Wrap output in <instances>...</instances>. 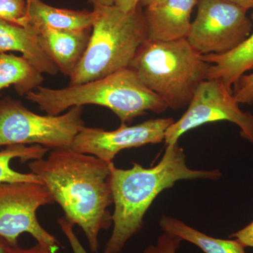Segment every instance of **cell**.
Listing matches in <instances>:
<instances>
[{
    "label": "cell",
    "instance_id": "13",
    "mask_svg": "<svg viewBox=\"0 0 253 253\" xmlns=\"http://www.w3.org/2000/svg\"><path fill=\"white\" fill-rule=\"evenodd\" d=\"M7 51L21 53L42 73L56 75L59 71L38 42L33 28L0 20V54Z\"/></svg>",
    "mask_w": 253,
    "mask_h": 253
},
{
    "label": "cell",
    "instance_id": "9",
    "mask_svg": "<svg viewBox=\"0 0 253 253\" xmlns=\"http://www.w3.org/2000/svg\"><path fill=\"white\" fill-rule=\"evenodd\" d=\"M223 121L239 126L241 136L253 144L252 113L240 109L234 93L221 80H206L198 86L185 113L166 131L165 143L175 144L188 131L206 123Z\"/></svg>",
    "mask_w": 253,
    "mask_h": 253
},
{
    "label": "cell",
    "instance_id": "3",
    "mask_svg": "<svg viewBox=\"0 0 253 253\" xmlns=\"http://www.w3.org/2000/svg\"><path fill=\"white\" fill-rule=\"evenodd\" d=\"M26 99L49 116H58L76 106L97 105L108 108L122 123H131L148 111L165 112L168 108L157 94L149 89L129 68L103 78L63 89L39 86Z\"/></svg>",
    "mask_w": 253,
    "mask_h": 253
},
{
    "label": "cell",
    "instance_id": "8",
    "mask_svg": "<svg viewBox=\"0 0 253 253\" xmlns=\"http://www.w3.org/2000/svg\"><path fill=\"white\" fill-rule=\"evenodd\" d=\"M196 18L186 39L200 54H221L251 34L247 10L228 0H199Z\"/></svg>",
    "mask_w": 253,
    "mask_h": 253
},
{
    "label": "cell",
    "instance_id": "31",
    "mask_svg": "<svg viewBox=\"0 0 253 253\" xmlns=\"http://www.w3.org/2000/svg\"></svg>",
    "mask_w": 253,
    "mask_h": 253
},
{
    "label": "cell",
    "instance_id": "4",
    "mask_svg": "<svg viewBox=\"0 0 253 253\" xmlns=\"http://www.w3.org/2000/svg\"><path fill=\"white\" fill-rule=\"evenodd\" d=\"M90 39L81 62L70 77L71 85L106 77L129 65L147 40L140 4L126 13L116 6H93Z\"/></svg>",
    "mask_w": 253,
    "mask_h": 253
},
{
    "label": "cell",
    "instance_id": "7",
    "mask_svg": "<svg viewBox=\"0 0 253 253\" xmlns=\"http://www.w3.org/2000/svg\"><path fill=\"white\" fill-rule=\"evenodd\" d=\"M54 203L44 184L0 183V237L10 246H17L20 235L27 233L37 242L57 252L61 246L59 241L41 225L37 217L40 208Z\"/></svg>",
    "mask_w": 253,
    "mask_h": 253
},
{
    "label": "cell",
    "instance_id": "18",
    "mask_svg": "<svg viewBox=\"0 0 253 253\" xmlns=\"http://www.w3.org/2000/svg\"><path fill=\"white\" fill-rule=\"evenodd\" d=\"M49 151L41 145H13L0 150V183L32 182L42 184L33 173H21L11 168V161L19 158L22 163L44 158Z\"/></svg>",
    "mask_w": 253,
    "mask_h": 253
},
{
    "label": "cell",
    "instance_id": "14",
    "mask_svg": "<svg viewBox=\"0 0 253 253\" xmlns=\"http://www.w3.org/2000/svg\"><path fill=\"white\" fill-rule=\"evenodd\" d=\"M210 63L207 80L220 79L232 91L243 76L253 70V33L234 49L221 54L201 55Z\"/></svg>",
    "mask_w": 253,
    "mask_h": 253
},
{
    "label": "cell",
    "instance_id": "2",
    "mask_svg": "<svg viewBox=\"0 0 253 253\" xmlns=\"http://www.w3.org/2000/svg\"><path fill=\"white\" fill-rule=\"evenodd\" d=\"M166 146L162 158L154 167L132 163V167L125 169L111 165L113 228L103 253H120L124 249L128 241L142 229L145 214L164 190L179 181L218 180L222 175L219 169H191L178 142Z\"/></svg>",
    "mask_w": 253,
    "mask_h": 253
},
{
    "label": "cell",
    "instance_id": "10",
    "mask_svg": "<svg viewBox=\"0 0 253 253\" xmlns=\"http://www.w3.org/2000/svg\"><path fill=\"white\" fill-rule=\"evenodd\" d=\"M174 122L173 118H168L151 119L134 126L122 123L112 131L85 126L76 135L71 148L111 163L123 150L163 142L166 131Z\"/></svg>",
    "mask_w": 253,
    "mask_h": 253
},
{
    "label": "cell",
    "instance_id": "12",
    "mask_svg": "<svg viewBox=\"0 0 253 253\" xmlns=\"http://www.w3.org/2000/svg\"><path fill=\"white\" fill-rule=\"evenodd\" d=\"M33 30L38 42L59 71L71 77L85 52L91 29L66 31L42 27Z\"/></svg>",
    "mask_w": 253,
    "mask_h": 253
},
{
    "label": "cell",
    "instance_id": "1",
    "mask_svg": "<svg viewBox=\"0 0 253 253\" xmlns=\"http://www.w3.org/2000/svg\"><path fill=\"white\" fill-rule=\"evenodd\" d=\"M72 148L51 150L49 156L28 162L30 170L47 188L65 217L79 226L91 252L99 235L113 224L111 165Z\"/></svg>",
    "mask_w": 253,
    "mask_h": 253
},
{
    "label": "cell",
    "instance_id": "21",
    "mask_svg": "<svg viewBox=\"0 0 253 253\" xmlns=\"http://www.w3.org/2000/svg\"><path fill=\"white\" fill-rule=\"evenodd\" d=\"M235 88L234 96L239 104H253V73L243 76Z\"/></svg>",
    "mask_w": 253,
    "mask_h": 253
},
{
    "label": "cell",
    "instance_id": "5",
    "mask_svg": "<svg viewBox=\"0 0 253 253\" xmlns=\"http://www.w3.org/2000/svg\"><path fill=\"white\" fill-rule=\"evenodd\" d=\"M210 66L183 38L171 41L146 40L129 68L169 109L179 110L189 106L198 86L207 80Z\"/></svg>",
    "mask_w": 253,
    "mask_h": 253
},
{
    "label": "cell",
    "instance_id": "15",
    "mask_svg": "<svg viewBox=\"0 0 253 253\" xmlns=\"http://www.w3.org/2000/svg\"><path fill=\"white\" fill-rule=\"evenodd\" d=\"M29 27L33 29L46 27L66 31L91 29L92 11L54 7L41 0L28 1Z\"/></svg>",
    "mask_w": 253,
    "mask_h": 253
},
{
    "label": "cell",
    "instance_id": "25",
    "mask_svg": "<svg viewBox=\"0 0 253 253\" xmlns=\"http://www.w3.org/2000/svg\"><path fill=\"white\" fill-rule=\"evenodd\" d=\"M141 0H114V6L126 13L131 12L139 6Z\"/></svg>",
    "mask_w": 253,
    "mask_h": 253
},
{
    "label": "cell",
    "instance_id": "17",
    "mask_svg": "<svg viewBox=\"0 0 253 253\" xmlns=\"http://www.w3.org/2000/svg\"><path fill=\"white\" fill-rule=\"evenodd\" d=\"M160 226L163 231L194 244L205 253H246V248L238 240L211 237L175 217L163 216Z\"/></svg>",
    "mask_w": 253,
    "mask_h": 253
},
{
    "label": "cell",
    "instance_id": "28",
    "mask_svg": "<svg viewBox=\"0 0 253 253\" xmlns=\"http://www.w3.org/2000/svg\"><path fill=\"white\" fill-rule=\"evenodd\" d=\"M166 0H141L140 4L142 7H149V6H156L165 2Z\"/></svg>",
    "mask_w": 253,
    "mask_h": 253
},
{
    "label": "cell",
    "instance_id": "24",
    "mask_svg": "<svg viewBox=\"0 0 253 253\" xmlns=\"http://www.w3.org/2000/svg\"><path fill=\"white\" fill-rule=\"evenodd\" d=\"M49 246L46 245L37 243V244L33 246V247L24 249V248L20 247L17 246H9L6 249L4 253H56Z\"/></svg>",
    "mask_w": 253,
    "mask_h": 253
},
{
    "label": "cell",
    "instance_id": "26",
    "mask_svg": "<svg viewBox=\"0 0 253 253\" xmlns=\"http://www.w3.org/2000/svg\"><path fill=\"white\" fill-rule=\"evenodd\" d=\"M241 7L247 10L253 9V0H228Z\"/></svg>",
    "mask_w": 253,
    "mask_h": 253
},
{
    "label": "cell",
    "instance_id": "30",
    "mask_svg": "<svg viewBox=\"0 0 253 253\" xmlns=\"http://www.w3.org/2000/svg\"><path fill=\"white\" fill-rule=\"evenodd\" d=\"M27 1H31V0H27Z\"/></svg>",
    "mask_w": 253,
    "mask_h": 253
},
{
    "label": "cell",
    "instance_id": "6",
    "mask_svg": "<svg viewBox=\"0 0 253 253\" xmlns=\"http://www.w3.org/2000/svg\"><path fill=\"white\" fill-rule=\"evenodd\" d=\"M83 106H76L58 116H41L21 101L0 100V146L41 145L51 150L71 148L84 126Z\"/></svg>",
    "mask_w": 253,
    "mask_h": 253
},
{
    "label": "cell",
    "instance_id": "23",
    "mask_svg": "<svg viewBox=\"0 0 253 253\" xmlns=\"http://www.w3.org/2000/svg\"><path fill=\"white\" fill-rule=\"evenodd\" d=\"M229 237L238 240L245 248L253 249V221L241 230L231 234Z\"/></svg>",
    "mask_w": 253,
    "mask_h": 253
},
{
    "label": "cell",
    "instance_id": "11",
    "mask_svg": "<svg viewBox=\"0 0 253 253\" xmlns=\"http://www.w3.org/2000/svg\"><path fill=\"white\" fill-rule=\"evenodd\" d=\"M199 0H166L144 9L147 39L171 41L186 38L191 28V16Z\"/></svg>",
    "mask_w": 253,
    "mask_h": 253
},
{
    "label": "cell",
    "instance_id": "29",
    "mask_svg": "<svg viewBox=\"0 0 253 253\" xmlns=\"http://www.w3.org/2000/svg\"><path fill=\"white\" fill-rule=\"evenodd\" d=\"M10 245L3 238L0 237V253H4Z\"/></svg>",
    "mask_w": 253,
    "mask_h": 253
},
{
    "label": "cell",
    "instance_id": "27",
    "mask_svg": "<svg viewBox=\"0 0 253 253\" xmlns=\"http://www.w3.org/2000/svg\"><path fill=\"white\" fill-rule=\"evenodd\" d=\"M90 4L95 6H113L114 0H87Z\"/></svg>",
    "mask_w": 253,
    "mask_h": 253
},
{
    "label": "cell",
    "instance_id": "19",
    "mask_svg": "<svg viewBox=\"0 0 253 253\" xmlns=\"http://www.w3.org/2000/svg\"><path fill=\"white\" fill-rule=\"evenodd\" d=\"M0 20L29 27L27 0H0Z\"/></svg>",
    "mask_w": 253,
    "mask_h": 253
},
{
    "label": "cell",
    "instance_id": "20",
    "mask_svg": "<svg viewBox=\"0 0 253 253\" xmlns=\"http://www.w3.org/2000/svg\"><path fill=\"white\" fill-rule=\"evenodd\" d=\"M182 241L178 236L163 231L156 244L147 246L142 253H176Z\"/></svg>",
    "mask_w": 253,
    "mask_h": 253
},
{
    "label": "cell",
    "instance_id": "16",
    "mask_svg": "<svg viewBox=\"0 0 253 253\" xmlns=\"http://www.w3.org/2000/svg\"><path fill=\"white\" fill-rule=\"evenodd\" d=\"M42 74L24 56L0 54V91L14 86L18 95L26 96L41 86Z\"/></svg>",
    "mask_w": 253,
    "mask_h": 253
},
{
    "label": "cell",
    "instance_id": "22",
    "mask_svg": "<svg viewBox=\"0 0 253 253\" xmlns=\"http://www.w3.org/2000/svg\"><path fill=\"white\" fill-rule=\"evenodd\" d=\"M57 222L60 229L68 240L73 253H88L73 230L74 224L65 217L59 218Z\"/></svg>",
    "mask_w": 253,
    "mask_h": 253
}]
</instances>
